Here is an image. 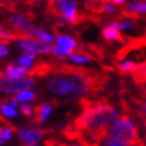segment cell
<instances>
[{"mask_svg": "<svg viewBox=\"0 0 146 146\" xmlns=\"http://www.w3.org/2000/svg\"><path fill=\"white\" fill-rule=\"evenodd\" d=\"M97 76L91 72L72 67H60L46 80V87L54 95H72V97H84L94 91L99 86Z\"/></svg>", "mask_w": 146, "mask_h": 146, "instance_id": "cell-1", "label": "cell"}, {"mask_svg": "<svg viewBox=\"0 0 146 146\" xmlns=\"http://www.w3.org/2000/svg\"><path fill=\"white\" fill-rule=\"evenodd\" d=\"M119 117L113 105L106 102H82V113L75 119L71 130L75 131H107L110 125Z\"/></svg>", "mask_w": 146, "mask_h": 146, "instance_id": "cell-2", "label": "cell"}, {"mask_svg": "<svg viewBox=\"0 0 146 146\" xmlns=\"http://www.w3.org/2000/svg\"><path fill=\"white\" fill-rule=\"evenodd\" d=\"M107 135L119 138V139L125 141L130 146L141 142L137 125L134 123V121L130 117H127V115L118 117L110 125V127L107 129Z\"/></svg>", "mask_w": 146, "mask_h": 146, "instance_id": "cell-3", "label": "cell"}, {"mask_svg": "<svg viewBox=\"0 0 146 146\" xmlns=\"http://www.w3.org/2000/svg\"><path fill=\"white\" fill-rule=\"evenodd\" d=\"M79 0H58L54 9L56 11V13L60 16L63 22L75 24L79 22Z\"/></svg>", "mask_w": 146, "mask_h": 146, "instance_id": "cell-4", "label": "cell"}, {"mask_svg": "<svg viewBox=\"0 0 146 146\" xmlns=\"http://www.w3.org/2000/svg\"><path fill=\"white\" fill-rule=\"evenodd\" d=\"M35 86V82L31 78H18L12 79L5 75L0 76V93L3 94H16L22 90L31 89Z\"/></svg>", "mask_w": 146, "mask_h": 146, "instance_id": "cell-5", "label": "cell"}, {"mask_svg": "<svg viewBox=\"0 0 146 146\" xmlns=\"http://www.w3.org/2000/svg\"><path fill=\"white\" fill-rule=\"evenodd\" d=\"M15 44L20 47L23 51H32V52L43 54V55L52 52L51 44L44 43L39 39H35V38H31V36H18L15 39Z\"/></svg>", "mask_w": 146, "mask_h": 146, "instance_id": "cell-6", "label": "cell"}, {"mask_svg": "<svg viewBox=\"0 0 146 146\" xmlns=\"http://www.w3.org/2000/svg\"><path fill=\"white\" fill-rule=\"evenodd\" d=\"M8 23L13 28V31H16L20 36H31V32L35 28L34 23L27 18L26 15H20V13L12 15L9 18Z\"/></svg>", "mask_w": 146, "mask_h": 146, "instance_id": "cell-7", "label": "cell"}, {"mask_svg": "<svg viewBox=\"0 0 146 146\" xmlns=\"http://www.w3.org/2000/svg\"><path fill=\"white\" fill-rule=\"evenodd\" d=\"M44 134V130L39 127H26L18 130V137L22 142H40Z\"/></svg>", "mask_w": 146, "mask_h": 146, "instance_id": "cell-8", "label": "cell"}, {"mask_svg": "<svg viewBox=\"0 0 146 146\" xmlns=\"http://www.w3.org/2000/svg\"><path fill=\"white\" fill-rule=\"evenodd\" d=\"M123 12L127 16H142L146 15V0H129L125 4Z\"/></svg>", "mask_w": 146, "mask_h": 146, "instance_id": "cell-9", "label": "cell"}, {"mask_svg": "<svg viewBox=\"0 0 146 146\" xmlns=\"http://www.w3.org/2000/svg\"><path fill=\"white\" fill-rule=\"evenodd\" d=\"M30 72H31L30 68L20 66L18 63V64H8V66H5L3 75L8 76V78H12V79H18V78H24Z\"/></svg>", "mask_w": 146, "mask_h": 146, "instance_id": "cell-10", "label": "cell"}, {"mask_svg": "<svg viewBox=\"0 0 146 146\" xmlns=\"http://www.w3.org/2000/svg\"><path fill=\"white\" fill-rule=\"evenodd\" d=\"M55 43H56L59 47H63L66 50H70V51H74V50L78 47V42L75 40V38H72L71 35H67V34H60L55 38Z\"/></svg>", "mask_w": 146, "mask_h": 146, "instance_id": "cell-11", "label": "cell"}, {"mask_svg": "<svg viewBox=\"0 0 146 146\" xmlns=\"http://www.w3.org/2000/svg\"><path fill=\"white\" fill-rule=\"evenodd\" d=\"M31 38H35V39H39L42 42H44V43H54L55 42V38L56 36L54 35L51 31H47L44 28H40V27H35L34 28V31L31 32Z\"/></svg>", "mask_w": 146, "mask_h": 146, "instance_id": "cell-12", "label": "cell"}, {"mask_svg": "<svg viewBox=\"0 0 146 146\" xmlns=\"http://www.w3.org/2000/svg\"><path fill=\"white\" fill-rule=\"evenodd\" d=\"M51 113H52V106L50 103H43L35 109V121L38 123H43L48 119Z\"/></svg>", "mask_w": 146, "mask_h": 146, "instance_id": "cell-13", "label": "cell"}, {"mask_svg": "<svg viewBox=\"0 0 146 146\" xmlns=\"http://www.w3.org/2000/svg\"><path fill=\"white\" fill-rule=\"evenodd\" d=\"M102 36L103 39L107 42H117V40H122V35L118 28H115L113 26H107L102 30Z\"/></svg>", "mask_w": 146, "mask_h": 146, "instance_id": "cell-14", "label": "cell"}, {"mask_svg": "<svg viewBox=\"0 0 146 146\" xmlns=\"http://www.w3.org/2000/svg\"><path fill=\"white\" fill-rule=\"evenodd\" d=\"M35 59H36V52H32V51H23L22 55L19 56L18 63L23 67L31 68V67H34Z\"/></svg>", "mask_w": 146, "mask_h": 146, "instance_id": "cell-15", "label": "cell"}, {"mask_svg": "<svg viewBox=\"0 0 146 146\" xmlns=\"http://www.w3.org/2000/svg\"><path fill=\"white\" fill-rule=\"evenodd\" d=\"M0 114L5 117V118H16L19 115V111L16 110V107L12 106L9 102H3L0 103Z\"/></svg>", "mask_w": 146, "mask_h": 146, "instance_id": "cell-16", "label": "cell"}, {"mask_svg": "<svg viewBox=\"0 0 146 146\" xmlns=\"http://www.w3.org/2000/svg\"><path fill=\"white\" fill-rule=\"evenodd\" d=\"M107 26H113L115 28H118L119 31H129L134 28V22L131 19H123V20H111V22L106 23Z\"/></svg>", "mask_w": 146, "mask_h": 146, "instance_id": "cell-17", "label": "cell"}, {"mask_svg": "<svg viewBox=\"0 0 146 146\" xmlns=\"http://www.w3.org/2000/svg\"><path fill=\"white\" fill-rule=\"evenodd\" d=\"M18 98L19 102H23V103H31V102H35L36 101V94L30 89H26V90H22L16 93V97Z\"/></svg>", "mask_w": 146, "mask_h": 146, "instance_id": "cell-18", "label": "cell"}, {"mask_svg": "<svg viewBox=\"0 0 146 146\" xmlns=\"http://www.w3.org/2000/svg\"><path fill=\"white\" fill-rule=\"evenodd\" d=\"M70 62L74 63V64H84V63H91L93 62V56H90L87 54H71L70 56Z\"/></svg>", "mask_w": 146, "mask_h": 146, "instance_id": "cell-19", "label": "cell"}, {"mask_svg": "<svg viewBox=\"0 0 146 146\" xmlns=\"http://www.w3.org/2000/svg\"><path fill=\"white\" fill-rule=\"evenodd\" d=\"M117 66H118V70L122 72H134L137 70L138 64L131 59H125V60H121Z\"/></svg>", "mask_w": 146, "mask_h": 146, "instance_id": "cell-20", "label": "cell"}, {"mask_svg": "<svg viewBox=\"0 0 146 146\" xmlns=\"http://www.w3.org/2000/svg\"><path fill=\"white\" fill-rule=\"evenodd\" d=\"M99 146H130V145H127L126 142L122 141V139H119V138L106 135V137L102 139V142L99 143Z\"/></svg>", "mask_w": 146, "mask_h": 146, "instance_id": "cell-21", "label": "cell"}, {"mask_svg": "<svg viewBox=\"0 0 146 146\" xmlns=\"http://www.w3.org/2000/svg\"><path fill=\"white\" fill-rule=\"evenodd\" d=\"M134 80L139 84L146 83V63L138 64L137 70L134 71Z\"/></svg>", "mask_w": 146, "mask_h": 146, "instance_id": "cell-22", "label": "cell"}, {"mask_svg": "<svg viewBox=\"0 0 146 146\" xmlns=\"http://www.w3.org/2000/svg\"><path fill=\"white\" fill-rule=\"evenodd\" d=\"M13 137V129L9 125H0V139L3 141H9Z\"/></svg>", "mask_w": 146, "mask_h": 146, "instance_id": "cell-23", "label": "cell"}, {"mask_svg": "<svg viewBox=\"0 0 146 146\" xmlns=\"http://www.w3.org/2000/svg\"><path fill=\"white\" fill-rule=\"evenodd\" d=\"M101 11L106 15H115L117 11H118V7L115 3H111V1H103V4L101 5Z\"/></svg>", "mask_w": 146, "mask_h": 146, "instance_id": "cell-24", "label": "cell"}, {"mask_svg": "<svg viewBox=\"0 0 146 146\" xmlns=\"http://www.w3.org/2000/svg\"><path fill=\"white\" fill-rule=\"evenodd\" d=\"M18 38V32L16 31H9L0 28V42H7V40H15Z\"/></svg>", "mask_w": 146, "mask_h": 146, "instance_id": "cell-25", "label": "cell"}, {"mask_svg": "<svg viewBox=\"0 0 146 146\" xmlns=\"http://www.w3.org/2000/svg\"><path fill=\"white\" fill-rule=\"evenodd\" d=\"M52 54L58 58H68L71 54H74V51H70V50H66L63 47H59L58 44L52 46Z\"/></svg>", "mask_w": 146, "mask_h": 146, "instance_id": "cell-26", "label": "cell"}, {"mask_svg": "<svg viewBox=\"0 0 146 146\" xmlns=\"http://www.w3.org/2000/svg\"><path fill=\"white\" fill-rule=\"evenodd\" d=\"M20 113H22L23 115H26V117H34L35 115V107H32L30 103H24V105H22L20 106Z\"/></svg>", "mask_w": 146, "mask_h": 146, "instance_id": "cell-27", "label": "cell"}, {"mask_svg": "<svg viewBox=\"0 0 146 146\" xmlns=\"http://www.w3.org/2000/svg\"><path fill=\"white\" fill-rule=\"evenodd\" d=\"M44 146H80V145H67V143H62V142L56 141V139H47Z\"/></svg>", "mask_w": 146, "mask_h": 146, "instance_id": "cell-28", "label": "cell"}, {"mask_svg": "<svg viewBox=\"0 0 146 146\" xmlns=\"http://www.w3.org/2000/svg\"><path fill=\"white\" fill-rule=\"evenodd\" d=\"M8 54H9L8 44H5L4 42H0V59H1V58H4V56H7Z\"/></svg>", "mask_w": 146, "mask_h": 146, "instance_id": "cell-29", "label": "cell"}, {"mask_svg": "<svg viewBox=\"0 0 146 146\" xmlns=\"http://www.w3.org/2000/svg\"><path fill=\"white\" fill-rule=\"evenodd\" d=\"M99 1H111V3H115L117 5H122V4H126L129 0H99Z\"/></svg>", "mask_w": 146, "mask_h": 146, "instance_id": "cell-30", "label": "cell"}, {"mask_svg": "<svg viewBox=\"0 0 146 146\" xmlns=\"http://www.w3.org/2000/svg\"><path fill=\"white\" fill-rule=\"evenodd\" d=\"M9 103H11V105H12V106L18 107V106H19V103H20V102L18 101V98H13V99H11V101H9Z\"/></svg>", "mask_w": 146, "mask_h": 146, "instance_id": "cell-31", "label": "cell"}, {"mask_svg": "<svg viewBox=\"0 0 146 146\" xmlns=\"http://www.w3.org/2000/svg\"><path fill=\"white\" fill-rule=\"evenodd\" d=\"M23 146H40L39 142H24Z\"/></svg>", "mask_w": 146, "mask_h": 146, "instance_id": "cell-32", "label": "cell"}, {"mask_svg": "<svg viewBox=\"0 0 146 146\" xmlns=\"http://www.w3.org/2000/svg\"><path fill=\"white\" fill-rule=\"evenodd\" d=\"M131 146H145V142L141 141V142H138V143H135V145H131Z\"/></svg>", "mask_w": 146, "mask_h": 146, "instance_id": "cell-33", "label": "cell"}, {"mask_svg": "<svg viewBox=\"0 0 146 146\" xmlns=\"http://www.w3.org/2000/svg\"><path fill=\"white\" fill-rule=\"evenodd\" d=\"M143 123H145V129H146V115H143Z\"/></svg>", "mask_w": 146, "mask_h": 146, "instance_id": "cell-34", "label": "cell"}, {"mask_svg": "<svg viewBox=\"0 0 146 146\" xmlns=\"http://www.w3.org/2000/svg\"><path fill=\"white\" fill-rule=\"evenodd\" d=\"M47 1H52V3H56L58 0H47Z\"/></svg>", "mask_w": 146, "mask_h": 146, "instance_id": "cell-35", "label": "cell"}, {"mask_svg": "<svg viewBox=\"0 0 146 146\" xmlns=\"http://www.w3.org/2000/svg\"><path fill=\"white\" fill-rule=\"evenodd\" d=\"M145 99H146V90H145Z\"/></svg>", "mask_w": 146, "mask_h": 146, "instance_id": "cell-36", "label": "cell"}, {"mask_svg": "<svg viewBox=\"0 0 146 146\" xmlns=\"http://www.w3.org/2000/svg\"><path fill=\"white\" fill-rule=\"evenodd\" d=\"M0 76H1V72H0Z\"/></svg>", "mask_w": 146, "mask_h": 146, "instance_id": "cell-37", "label": "cell"}, {"mask_svg": "<svg viewBox=\"0 0 146 146\" xmlns=\"http://www.w3.org/2000/svg\"><path fill=\"white\" fill-rule=\"evenodd\" d=\"M7 1H8V0H7Z\"/></svg>", "mask_w": 146, "mask_h": 146, "instance_id": "cell-38", "label": "cell"}]
</instances>
